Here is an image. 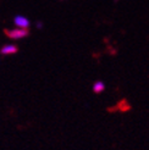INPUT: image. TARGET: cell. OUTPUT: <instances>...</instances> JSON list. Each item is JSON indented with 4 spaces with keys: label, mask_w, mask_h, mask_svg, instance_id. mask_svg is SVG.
<instances>
[{
    "label": "cell",
    "mask_w": 149,
    "mask_h": 150,
    "mask_svg": "<svg viewBox=\"0 0 149 150\" xmlns=\"http://www.w3.org/2000/svg\"><path fill=\"white\" fill-rule=\"evenodd\" d=\"M16 51H17V47H15V45H5L1 49V54L10 55V54H15Z\"/></svg>",
    "instance_id": "cell-3"
},
{
    "label": "cell",
    "mask_w": 149,
    "mask_h": 150,
    "mask_svg": "<svg viewBox=\"0 0 149 150\" xmlns=\"http://www.w3.org/2000/svg\"><path fill=\"white\" fill-rule=\"evenodd\" d=\"M15 23H16V26L18 28H26L29 26V21L23 17V16H17V17H15Z\"/></svg>",
    "instance_id": "cell-2"
},
{
    "label": "cell",
    "mask_w": 149,
    "mask_h": 150,
    "mask_svg": "<svg viewBox=\"0 0 149 150\" xmlns=\"http://www.w3.org/2000/svg\"><path fill=\"white\" fill-rule=\"evenodd\" d=\"M104 89H105V86H104V83L101 81H96L95 83L93 84V92L94 93H96V94H99V93H101Z\"/></svg>",
    "instance_id": "cell-4"
},
{
    "label": "cell",
    "mask_w": 149,
    "mask_h": 150,
    "mask_svg": "<svg viewBox=\"0 0 149 150\" xmlns=\"http://www.w3.org/2000/svg\"><path fill=\"white\" fill-rule=\"evenodd\" d=\"M5 33L7 37H10L12 39H20L28 35V31L26 28H16V29H11V31H5Z\"/></svg>",
    "instance_id": "cell-1"
}]
</instances>
